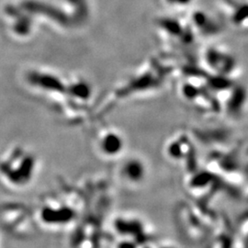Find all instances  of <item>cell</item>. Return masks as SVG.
Listing matches in <instances>:
<instances>
[{
    "label": "cell",
    "mask_w": 248,
    "mask_h": 248,
    "mask_svg": "<svg viewBox=\"0 0 248 248\" xmlns=\"http://www.w3.org/2000/svg\"><path fill=\"white\" fill-rule=\"evenodd\" d=\"M98 146L101 152L107 155H116L122 150L123 140L118 133L108 132L100 137Z\"/></svg>",
    "instance_id": "cell-1"
},
{
    "label": "cell",
    "mask_w": 248,
    "mask_h": 248,
    "mask_svg": "<svg viewBox=\"0 0 248 248\" xmlns=\"http://www.w3.org/2000/svg\"><path fill=\"white\" fill-rule=\"evenodd\" d=\"M123 174L126 179L136 182L141 180L144 175V168L139 160L132 159L124 163Z\"/></svg>",
    "instance_id": "cell-2"
}]
</instances>
